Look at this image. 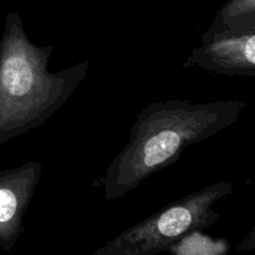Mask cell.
<instances>
[{"instance_id": "6da1fadb", "label": "cell", "mask_w": 255, "mask_h": 255, "mask_svg": "<svg viewBox=\"0 0 255 255\" xmlns=\"http://www.w3.org/2000/svg\"><path fill=\"white\" fill-rule=\"evenodd\" d=\"M247 107V102L236 100L148 104L136 116L128 142L101 178L106 199L125 197L144 179L176 163L187 148L229 128Z\"/></svg>"}, {"instance_id": "7a4b0ae2", "label": "cell", "mask_w": 255, "mask_h": 255, "mask_svg": "<svg viewBox=\"0 0 255 255\" xmlns=\"http://www.w3.org/2000/svg\"><path fill=\"white\" fill-rule=\"evenodd\" d=\"M52 51L30 41L19 12L6 15L0 37V144L45 124L86 79L89 61L49 71Z\"/></svg>"}, {"instance_id": "3957f363", "label": "cell", "mask_w": 255, "mask_h": 255, "mask_svg": "<svg viewBox=\"0 0 255 255\" xmlns=\"http://www.w3.org/2000/svg\"><path fill=\"white\" fill-rule=\"evenodd\" d=\"M233 193L231 182L203 187L127 228L94 255H157L166 252L187 234L213 226L221 217L214 208L217 202Z\"/></svg>"}, {"instance_id": "277c9868", "label": "cell", "mask_w": 255, "mask_h": 255, "mask_svg": "<svg viewBox=\"0 0 255 255\" xmlns=\"http://www.w3.org/2000/svg\"><path fill=\"white\" fill-rule=\"evenodd\" d=\"M183 66L227 76L255 77V29H208Z\"/></svg>"}, {"instance_id": "5b68a950", "label": "cell", "mask_w": 255, "mask_h": 255, "mask_svg": "<svg viewBox=\"0 0 255 255\" xmlns=\"http://www.w3.org/2000/svg\"><path fill=\"white\" fill-rule=\"evenodd\" d=\"M39 162L0 171V247L12 253L24 231V218L41 178Z\"/></svg>"}, {"instance_id": "8992f818", "label": "cell", "mask_w": 255, "mask_h": 255, "mask_svg": "<svg viewBox=\"0 0 255 255\" xmlns=\"http://www.w3.org/2000/svg\"><path fill=\"white\" fill-rule=\"evenodd\" d=\"M211 30L255 29V0H229L217 14Z\"/></svg>"}, {"instance_id": "52a82bcc", "label": "cell", "mask_w": 255, "mask_h": 255, "mask_svg": "<svg viewBox=\"0 0 255 255\" xmlns=\"http://www.w3.org/2000/svg\"><path fill=\"white\" fill-rule=\"evenodd\" d=\"M202 231L192 232L172 244L167 252L172 255H227L229 244L226 239H212Z\"/></svg>"}, {"instance_id": "ba28073f", "label": "cell", "mask_w": 255, "mask_h": 255, "mask_svg": "<svg viewBox=\"0 0 255 255\" xmlns=\"http://www.w3.org/2000/svg\"><path fill=\"white\" fill-rule=\"evenodd\" d=\"M254 249V232H251L248 241H243L238 247V251H253Z\"/></svg>"}]
</instances>
